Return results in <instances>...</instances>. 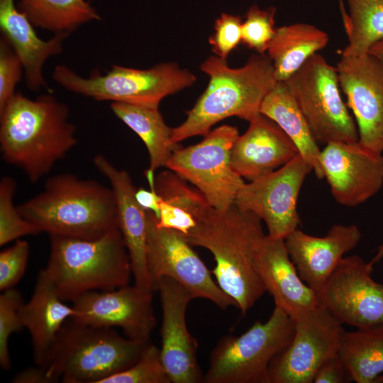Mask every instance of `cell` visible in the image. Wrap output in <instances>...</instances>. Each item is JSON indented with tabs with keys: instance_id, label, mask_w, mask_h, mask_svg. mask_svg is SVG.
Wrapping results in <instances>:
<instances>
[{
	"instance_id": "6da1fadb",
	"label": "cell",
	"mask_w": 383,
	"mask_h": 383,
	"mask_svg": "<svg viewBox=\"0 0 383 383\" xmlns=\"http://www.w3.org/2000/svg\"><path fill=\"white\" fill-rule=\"evenodd\" d=\"M75 131L67 106L54 96L17 92L0 111L2 159L35 183L75 146Z\"/></svg>"
},
{
	"instance_id": "7a4b0ae2",
	"label": "cell",
	"mask_w": 383,
	"mask_h": 383,
	"mask_svg": "<svg viewBox=\"0 0 383 383\" xmlns=\"http://www.w3.org/2000/svg\"><path fill=\"white\" fill-rule=\"evenodd\" d=\"M265 235L262 220L234 204L224 211L213 209L185 235L192 246L211 252L216 282L243 314L266 292L255 261L257 245Z\"/></svg>"
},
{
	"instance_id": "3957f363",
	"label": "cell",
	"mask_w": 383,
	"mask_h": 383,
	"mask_svg": "<svg viewBox=\"0 0 383 383\" xmlns=\"http://www.w3.org/2000/svg\"><path fill=\"white\" fill-rule=\"evenodd\" d=\"M209 84L187 118L172 128L175 143L205 135L218 122L232 116L251 121L260 113L262 103L277 83L273 64L266 54L252 55L241 67L231 68L226 59L210 56L201 65Z\"/></svg>"
},
{
	"instance_id": "277c9868",
	"label": "cell",
	"mask_w": 383,
	"mask_h": 383,
	"mask_svg": "<svg viewBox=\"0 0 383 383\" xmlns=\"http://www.w3.org/2000/svg\"><path fill=\"white\" fill-rule=\"evenodd\" d=\"M17 208L40 233L50 235L95 239L118 227L111 188L71 173L49 177L42 192Z\"/></svg>"
},
{
	"instance_id": "5b68a950",
	"label": "cell",
	"mask_w": 383,
	"mask_h": 383,
	"mask_svg": "<svg viewBox=\"0 0 383 383\" xmlns=\"http://www.w3.org/2000/svg\"><path fill=\"white\" fill-rule=\"evenodd\" d=\"M50 243L44 269L63 301L128 285L131 260L118 227L95 239L50 235Z\"/></svg>"
},
{
	"instance_id": "8992f818",
	"label": "cell",
	"mask_w": 383,
	"mask_h": 383,
	"mask_svg": "<svg viewBox=\"0 0 383 383\" xmlns=\"http://www.w3.org/2000/svg\"><path fill=\"white\" fill-rule=\"evenodd\" d=\"M150 341L133 340L112 328L81 324L69 318L40 365L52 382L103 383L133 365Z\"/></svg>"
},
{
	"instance_id": "52a82bcc",
	"label": "cell",
	"mask_w": 383,
	"mask_h": 383,
	"mask_svg": "<svg viewBox=\"0 0 383 383\" xmlns=\"http://www.w3.org/2000/svg\"><path fill=\"white\" fill-rule=\"evenodd\" d=\"M52 79L66 90L96 101L154 106L196 80L189 70L174 62L160 63L146 70L115 65L105 74L95 70L88 78L58 65L53 70Z\"/></svg>"
},
{
	"instance_id": "ba28073f",
	"label": "cell",
	"mask_w": 383,
	"mask_h": 383,
	"mask_svg": "<svg viewBox=\"0 0 383 383\" xmlns=\"http://www.w3.org/2000/svg\"><path fill=\"white\" fill-rule=\"evenodd\" d=\"M294 321L279 306L265 322L221 338L211 353L206 383H269L273 358L292 340Z\"/></svg>"
},
{
	"instance_id": "9c48e42d",
	"label": "cell",
	"mask_w": 383,
	"mask_h": 383,
	"mask_svg": "<svg viewBox=\"0 0 383 383\" xmlns=\"http://www.w3.org/2000/svg\"><path fill=\"white\" fill-rule=\"evenodd\" d=\"M317 142H356L355 121L343 101L336 67L318 52L287 81Z\"/></svg>"
},
{
	"instance_id": "30bf717a",
	"label": "cell",
	"mask_w": 383,
	"mask_h": 383,
	"mask_svg": "<svg viewBox=\"0 0 383 383\" xmlns=\"http://www.w3.org/2000/svg\"><path fill=\"white\" fill-rule=\"evenodd\" d=\"M238 136L236 127L222 125L199 143L179 147L165 167L198 189L216 210L226 211L245 183L231 164V150Z\"/></svg>"
},
{
	"instance_id": "8fae6325",
	"label": "cell",
	"mask_w": 383,
	"mask_h": 383,
	"mask_svg": "<svg viewBox=\"0 0 383 383\" xmlns=\"http://www.w3.org/2000/svg\"><path fill=\"white\" fill-rule=\"evenodd\" d=\"M147 259L155 289L162 277H170L196 298L208 299L226 309L236 304L212 277L182 232L160 226L157 216L147 211Z\"/></svg>"
},
{
	"instance_id": "7c38bea8",
	"label": "cell",
	"mask_w": 383,
	"mask_h": 383,
	"mask_svg": "<svg viewBox=\"0 0 383 383\" xmlns=\"http://www.w3.org/2000/svg\"><path fill=\"white\" fill-rule=\"evenodd\" d=\"M294 321L292 340L270 363L269 383H313L321 365L339 351L343 324L323 305Z\"/></svg>"
},
{
	"instance_id": "4fadbf2b",
	"label": "cell",
	"mask_w": 383,
	"mask_h": 383,
	"mask_svg": "<svg viewBox=\"0 0 383 383\" xmlns=\"http://www.w3.org/2000/svg\"><path fill=\"white\" fill-rule=\"evenodd\" d=\"M311 165L298 153L284 165L255 180L245 183L234 205L263 221L267 235L285 239L298 228L297 201Z\"/></svg>"
},
{
	"instance_id": "5bb4252c",
	"label": "cell",
	"mask_w": 383,
	"mask_h": 383,
	"mask_svg": "<svg viewBox=\"0 0 383 383\" xmlns=\"http://www.w3.org/2000/svg\"><path fill=\"white\" fill-rule=\"evenodd\" d=\"M358 255L343 257L317 293L319 302L343 324L359 328L383 323V283Z\"/></svg>"
},
{
	"instance_id": "9a60e30c",
	"label": "cell",
	"mask_w": 383,
	"mask_h": 383,
	"mask_svg": "<svg viewBox=\"0 0 383 383\" xmlns=\"http://www.w3.org/2000/svg\"><path fill=\"white\" fill-rule=\"evenodd\" d=\"M153 292L135 285L110 291H90L72 301L74 315L81 324L118 327L133 340L148 342L156 325L152 307Z\"/></svg>"
},
{
	"instance_id": "2e32d148",
	"label": "cell",
	"mask_w": 383,
	"mask_h": 383,
	"mask_svg": "<svg viewBox=\"0 0 383 383\" xmlns=\"http://www.w3.org/2000/svg\"><path fill=\"white\" fill-rule=\"evenodd\" d=\"M336 68L340 87L355 119L358 142L382 153L383 64L370 53L340 55Z\"/></svg>"
},
{
	"instance_id": "e0dca14e",
	"label": "cell",
	"mask_w": 383,
	"mask_h": 383,
	"mask_svg": "<svg viewBox=\"0 0 383 383\" xmlns=\"http://www.w3.org/2000/svg\"><path fill=\"white\" fill-rule=\"evenodd\" d=\"M324 178L335 200L345 206L361 204L383 186V155L358 141L331 142L321 151Z\"/></svg>"
},
{
	"instance_id": "ac0fdd59",
	"label": "cell",
	"mask_w": 383,
	"mask_h": 383,
	"mask_svg": "<svg viewBox=\"0 0 383 383\" xmlns=\"http://www.w3.org/2000/svg\"><path fill=\"white\" fill-rule=\"evenodd\" d=\"M157 290L162 313L160 355L171 383L204 382L197 357L198 343L187 325V309L194 296L167 277L158 281Z\"/></svg>"
},
{
	"instance_id": "d6986e66",
	"label": "cell",
	"mask_w": 383,
	"mask_h": 383,
	"mask_svg": "<svg viewBox=\"0 0 383 383\" xmlns=\"http://www.w3.org/2000/svg\"><path fill=\"white\" fill-rule=\"evenodd\" d=\"M96 170L104 176L113 190L117 226L128 250L134 285L148 292L155 291L147 259V211L137 202L136 188L128 172L116 168L104 155L93 157Z\"/></svg>"
},
{
	"instance_id": "ffe728a7",
	"label": "cell",
	"mask_w": 383,
	"mask_h": 383,
	"mask_svg": "<svg viewBox=\"0 0 383 383\" xmlns=\"http://www.w3.org/2000/svg\"><path fill=\"white\" fill-rule=\"evenodd\" d=\"M255 267L275 306L294 320L320 305L317 293L300 277L284 239L265 235L255 252Z\"/></svg>"
},
{
	"instance_id": "44dd1931",
	"label": "cell",
	"mask_w": 383,
	"mask_h": 383,
	"mask_svg": "<svg viewBox=\"0 0 383 383\" xmlns=\"http://www.w3.org/2000/svg\"><path fill=\"white\" fill-rule=\"evenodd\" d=\"M361 236L355 225L336 224L323 237L297 228L284 242L300 277L318 293L343 255L357 246Z\"/></svg>"
},
{
	"instance_id": "7402d4cb",
	"label": "cell",
	"mask_w": 383,
	"mask_h": 383,
	"mask_svg": "<svg viewBox=\"0 0 383 383\" xmlns=\"http://www.w3.org/2000/svg\"><path fill=\"white\" fill-rule=\"evenodd\" d=\"M231 150V164L243 179L251 182L279 169L298 153L294 143L272 119L260 113L249 122Z\"/></svg>"
},
{
	"instance_id": "603a6c76",
	"label": "cell",
	"mask_w": 383,
	"mask_h": 383,
	"mask_svg": "<svg viewBox=\"0 0 383 383\" xmlns=\"http://www.w3.org/2000/svg\"><path fill=\"white\" fill-rule=\"evenodd\" d=\"M0 29L22 63L28 89L37 91L45 87L43 65L49 57L62 52V42L69 35L55 34L48 40H42L14 0H0Z\"/></svg>"
},
{
	"instance_id": "cb8c5ba5",
	"label": "cell",
	"mask_w": 383,
	"mask_h": 383,
	"mask_svg": "<svg viewBox=\"0 0 383 383\" xmlns=\"http://www.w3.org/2000/svg\"><path fill=\"white\" fill-rule=\"evenodd\" d=\"M21 315L30 335L34 362L42 365L62 326L74 315L72 306L60 297L45 269L38 272L33 294L23 304Z\"/></svg>"
},
{
	"instance_id": "d4e9b609",
	"label": "cell",
	"mask_w": 383,
	"mask_h": 383,
	"mask_svg": "<svg viewBox=\"0 0 383 383\" xmlns=\"http://www.w3.org/2000/svg\"><path fill=\"white\" fill-rule=\"evenodd\" d=\"M147 180L160 197L157 217L160 226L177 230L186 235L214 209L198 189L169 169Z\"/></svg>"
},
{
	"instance_id": "484cf974",
	"label": "cell",
	"mask_w": 383,
	"mask_h": 383,
	"mask_svg": "<svg viewBox=\"0 0 383 383\" xmlns=\"http://www.w3.org/2000/svg\"><path fill=\"white\" fill-rule=\"evenodd\" d=\"M260 113L274 121L286 133L299 154L311 165L316 177L324 178L320 160L321 150L285 82H277L267 94Z\"/></svg>"
},
{
	"instance_id": "4316f807",
	"label": "cell",
	"mask_w": 383,
	"mask_h": 383,
	"mask_svg": "<svg viewBox=\"0 0 383 383\" xmlns=\"http://www.w3.org/2000/svg\"><path fill=\"white\" fill-rule=\"evenodd\" d=\"M328 41L325 31L309 23H296L275 28L267 52L272 62L276 80L287 81Z\"/></svg>"
},
{
	"instance_id": "83f0119b",
	"label": "cell",
	"mask_w": 383,
	"mask_h": 383,
	"mask_svg": "<svg viewBox=\"0 0 383 383\" xmlns=\"http://www.w3.org/2000/svg\"><path fill=\"white\" fill-rule=\"evenodd\" d=\"M110 107L144 143L150 158L148 170L154 173L157 169L166 167L179 145L172 141V128L166 125L159 106L111 102Z\"/></svg>"
},
{
	"instance_id": "f1b7e54d",
	"label": "cell",
	"mask_w": 383,
	"mask_h": 383,
	"mask_svg": "<svg viewBox=\"0 0 383 383\" xmlns=\"http://www.w3.org/2000/svg\"><path fill=\"white\" fill-rule=\"evenodd\" d=\"M338 353L353 381L374 383L383 373V323L345 331Z\"/></svg>"
},
{
	"instance_id": "f546056e",
	"label": "cell",
	"mask_w": 383,
	"mask_h": 383,
	"mask_svg": "<svg viewBox=\"0 0 383 383\" xmlns=\"http://www.w3.org/2000/svg\"><path fill=\"white\" fill-rule=\"evenodd\" d=\"M17 7L34 27L70 35L81 26L101 19L86 0H20Z\"/></svg>"
},
{
	"instance_id": "4dcf8cb0",
	"label": "cell",
	"mask_w": 383,
	"mask_h": 383,
	"mask_svg": "<svg viewBox=\"0 0 383 383\" xmlns=\"http://www.w3.org/2000/svg\"><path fill=\"white\" fill-rule=\"evenodd\" d=\"M348 13L343 21L348 43L341 55L367 54L373 45L383 39V0H346Z\"/></svg>"
},
{
	"instance_id": "1f68e13d",
	"label": "cell",
	"mask_w": 383,
	"mask_h": 383,
	"mask_svg": "<svg viewBox=\"0 0 383 383\" xmlns=\"http://www.w3.org/2000/svg\"><path fill=\"white\" fill-rule=\"evenodd\" d=\"M16 181L4 176L0 181V245L28 235L40 233L38 229L25 219L13 204Z\"/></svg>"
},
{
	"instance_id": "d6a6232c",
	"label": "cell",
	"mask_w": 383,
	"mask_h": 383,
	"mask_svg": "<svg viewBox=\"0 0 383 383\" xmlns=\"http://www.w3.org/2000/svg\"><path fill=\"white\" fill-rule=\"evenodd\" d=\"M103 383H171V381L160 348L150 341L133 365L108 377Z\"/></svg>"
},
{
	"instance_id": "836d02e7",
	"label": "cell",
	"mask_w": 383,
	"mask_h": 383,
	"mask_svg": "<svg viewBox=\"0 0 383 383\" xmlns=\"http://www.w3.org/2000/svg\"><path fill=\"white\" fill-rule=\"evenodd\" d=\"M24 303L21 292L14 288L0 295V365L3 370H9L11 365L9 338L24 328L21 315Z\"/></svg>"
},
{
	"instance_id": "e575fe53",
	"label": "cell",
	"mask_w": 383,
	"mask_h": 383,
	"mask_svg": "<svg viewBox=\"0 0 383 383\" xmlns=\"http://www.w3.org/2000/svg\"><path fill=\"white\" fill-rule=\"evenodd\" d=\"M275 12L274 7L261 9L256 5L250 6L243 21L241 43L259 54H265L275 32Z\"/></svg>"
},
{
	"instance_id": "d590c367",
	"label": "cell",
	"mask_w": 383,
	"mask_h": 383,
	"mask_svg": "<svg viewBox=\"0 0 383 383\" xmlns=\"http://www.w3.org/2000/svg\"><path fill=\"white\" fill-rule=\"evenodd\" d=\"M29 255L27 241L17 240L0 252V290L13 288L25 273Z\"/></svg>"
},
{
	"instance_id": "8d00e7d4",
	"label": "cell",
	"mask_w": 383,
	"mask_h": 383,
	"mask_svg": "<svg viewBox=\"0 0 383 383\" xmlns=\"http://www.w3.org/2000/svg\"><path fill=\"white\" fill-rule=\"evenodd\" d=\"M242 18L240 16L222 13L214 23V33L209 39L212 51L226 59L242 40Z\"/></svg>"
},
{
	"instance_id": "74e56055",
	"label": "cell",
	"mask_w": 383,
	"mask_h": 383,
	"mask_svg": "<svg viewBox=\"0 0 383 383\" xmlns=\"http://www.w3.org/2000/svg\"><path fill=\"white\" fill-rule=\"evenodd\" d=\"M22 63L7 40L0 38V111L16 94L15 89L21 79Z\"/></svg>"
},
{
	"instance_id": "f35d334b",
	"label": "cell",
	"mask_w": 383,
	"mask_h": 383,
	"mask_svg": "<svg viewBox=\"0 0 383 383\" xmlns=\"http://www.w3.org/2000/svg\"><path fill=\"white\" fill-rule=\"evenodd\" d=\"M350 374L339 353L327 358L319 367L313 383H347L352 382Z\"/></svg>"
},
{
	"instance_id": "ab89813d",
	"label": "cell",
	"mask_w": 383,
	"mask_h": 383,
	"mask_svg": "<svg viewBox=\"0 0 383 383\" xmlns=\"http://www.w3.org/2000/svg\"><path fill=\"white\" fill-rule=\"evenodd\" d=\"M13 383H50L51 379L45 368L37 365L36 367L25 369L17 373L11 379Z\"/></svg>"
},
{
	"instance_id": "60d3db41",
	"label": "cell",
	"mask_w": 383,
	"mask_h": 383,
	"mask_svg": "<svg viewBox=\"0 0 383 383\" xmlns=\"http://www.w3.org/2000/svg\"><path fill=\"white\" fill-rule=\"evenodd\" d=\"M135 199L138 204L145 211H150L157 217L160 211V197L156 192L143 188L137 189L135 194Z\"/></svg>"
},
{
	"instance_id": "b9f144b4",
	"label": "cell",
	"mask_w": 383,
	"mask_h": 383,
	"mask_svg": "<svg viewBox=\"0 0 383 383\" xmlns=\"http://www.w3.org/2000/svg\"><path fill=\"white\" fill-rule=\"evenodd\" d=\"M383 64V39L372 46L369 52Z\"/></svg>"
},
{
	"instance_id": "7bdbcfd3",
	"label": "cell",
	"mask_w": 383,
	"mask_h": 383,
	"mask_svg": "<svg viewBox=\"0 0 383 383\" xmlns=\"http://www.w3.org/2000/svg\"><path fill=\"white\" fill-rule=\"evenodd\" d=\"M374 383H383V374L377 377L374 381Z\"/></svg>"
}]
</instances>
